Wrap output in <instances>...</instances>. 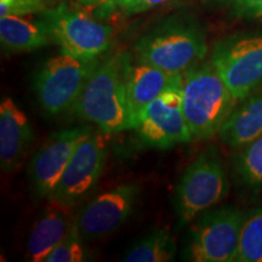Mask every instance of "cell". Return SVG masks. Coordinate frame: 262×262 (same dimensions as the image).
Returning a JSON list of instances; mask_svg holds the SVG:
<instances>
[{"label":"cell","instance_id":"6da1fadb","mask_svg":"<svg viewBox=\"0 0 262 262\" xmlns=\"http://www.w3.org/2000/svg\"><path fill=\"white\" fill-rule=\"evenodd\" d=\"M127 60L129 55L120 52L100 62L73 107L75 116L106 134L133 129L126 100Z\"/></svg>","mask_w":262,"mask_h":262},{"label":"cell","instance_id":"7a4b0ae2","mask_svg":"<svg viewBox=\"0 0 262 262\" xmlns=\"http://www.w3.org/2000/svg\"><path fill=\"white\" fill-rule=\"evenodd\" d=\"M135 51L147 63L171 74H183L203 61L208 45L204 32L195 21L173 16L141 37Z\"/></svg>","mask_w":262,"mask_h":262},{"label":"cell","instance_id":"3957f363","mask_svg":"<svg viewBox=\"0 0 262 262\" xmlns=\"http://www.w3.org/2000/svg\"><path fill=\"white\" fill-rule=\"evenodd\" d=\"M181 91L183 113L196 140L220 133L238 102L211 63L185 72Z\"/></svg>","mask_w":262,"mask_h":262},{"label":"cell","instance_id":"277c9868","mask_svg":"<svg viewBox=\"0 0 262 262\" xmlns=\"http://www.w3.org/2000/svg\"><path fill=\"white\" fill-rule=\"evenodd\" d=\"M98 63V58L85 60L63 51L45 61L34 78L42 111L58 116L73 108Z\"/></svg>","mask_w":262,"mask_h":262},{"label":"cell","instance_id":"5b68a950","mask_svg":"<svg viewBox=\"0 0 262 262\" xmlns=\"http://www.w3.org/2000/svg\"><path fill=\"white\" fill-rule=\"evenodd\" d=\"M39 17L61 51L85 60H95L111 48L113 28L67 4L45 10Z\"/></svg>","mask_w":262,"mask_h":262},{"label":"cell","instance_id":"8992f818","mask_svg":"<svg viewBox=\"0 0 262 262\" xmlns=\"http://www.w3.org/2000/svg\"><path fill=\"white\" fill-rule=\"evenodd\" d=\"M224 165L215 152L208 149L199 155L179 180L175 208L179 226L192 222L199 214L215 206L228 192Z\"/></svg>","mask_w":262,"mask_h":262},{"label":"cell","instance_id":"52a82bcc","mask_svg":"<svg viewBox=\"0 0 262 262\" xmlns=\"http://www.w3.org/2000/svg\"><path fill=\"white\" fill-rule=\"evenodd\" d=\"M245 214L233 206L215 209L193 220L183 257L193 262H232L238 254Z\"/></svg>","mask_w":262,"mask_h":262},{"label":"cell","instance_id":"ba28073f","mask_svg":"<svg viewBox=\"0 0 262 262\" xmlns=\"http://www.w3.org/2000/svg\"><path fill=\"white\" fill-rule=\"evenodd\" d=\"M210 63L238 102L262 83V34H241L217 41Z\"/></svg>","mask_w":262,"mask_h":262},{"label":"cell","instance_id":"9c48e42d","mask_svg":"<svg viewBox=\"0 0 262 262\" xmlns=\"http://www.w3.org/2000/svg\"><path fill=\"white\" fill-rule=\"evenodd\" d=\"M181 84L182 75L140 113L134 130L143 143L168 149L193 140L182 110Z\"/></svg>","mask_w":262,"mask_h":262},{"label":"cell","instance_id":"30bf717a","mask_svg":"<svg viewBox=\"0 0 262 262\" xmlns=\"http://www.w3.org/2000/svg\"><path fill=\"white\" fill-rule=\"evenodd\" d=\"M108 135L110 134L102 130L100 133L91 131L78 145L56 187L49 196L51 202L73 208L90 195L103 172Z\"/></svg>","mask_w":262,"mask_h":262},{"label":"cell","instance_id":"8fae6325","mask_svg":"<svg viewBox=\"0 0 262 262\" xmlns=\"http://www.w3.org/2000/svg\"><path fill=\"white\" fill-rule=\"evenodd\" d=\"M139 189L136 183H124L91 199L75 216L81 239L97 241L122 226L134 210Z\"/></svg>","mask_w":262,"mask_h":262},{"label":"cell","instance_id":"7c38bea8","mask_svg":"<svg viewBox=\"0 0 262 262\" xmlns=\"http://www.w3.org/2000/svg\"><path fill=\"white\" fill-rule=\"evenodd\" d=\"M91 131L90 126L68 127L45 141L29 164V179L35 194L50 196L78 145Z\"/></svg>","mask_w":262,"mask_h":262},{"label":"cell","instance_id":"4fadbf2b","mask_svg":"<svg viewBox=\"0 0 262 262\" xmlns=\"http://www.w3.org/2000/svg\"><path fill=\"white\" fill-rule=\"evenodd\" d=\"M181 75L169 73L162 68L140 60L139 57L135 63H133L129 56L125 71V85L133 130L143 108L179 80Z\"/></svg>","mask_w":262,"mask_h":262},{"label":"cell","instance_id":"5bb4252c","mask_svg":"<svg viewBox=\"0 0 262 262\" xmlns=\"http://www.w3.org/2000/svg\"><path fill=\"white\" fill-rule=\"evenodd\" d=\"M32 129L27 116L14 100L3 98L0 103V164L3 171H14L21 165L32 142Z\"/></svg>","mask_w":262,"mask_h":262},{"label":"cell","instance_id":"9a60e30c","mask_svg":"<svg viewBox=\"0 0 262 262\" xmlns=\"http://www.w3.org/2000/svg\"><path fill=\"white\" fill-rule=\"evenodd\" d=\"M70 206L50 201V206L38 219L29 234L28 260L44 261L45 257L67 237L75 221Z\"/></svg>","mask_w":262,"mask_h":262},{"label":"cell","instance_id":"2e32d148","mask_svg":"<svg viewBox=\"0 0 262 262\" xmlns=\"http://www.w3.org/2000/svg\"><path fill=\"white\" fill-rule=\"evenodd\" d=\"M221 140L233 148L244 147L262 135V90L249 95L235 107L220 130Z\"/></svg>","mask_w":262,"mask_h":262},{"label":"cell","instance_id":"e0dca14e","mask_svg":"<svg viewBox=\"0 0 262 262\" xmlns=\"http://www.w3.org/2000/svg\"><path fill=\"white\" fill-rule=\"evenodd\" d=\"M0 40L9 51H29L47 47L52 39L39 17L37 21L19 15L0 17Z\"/></svg>","mask_w":262,"mask_h":262},{"label":"cell","instance_id":"ac0fdd59","mask_svg":"<svg viewBox=\"0 0 262 262\" xmlns=\"http://www.w3.org/2000/svg\"><path fill=\"white\" fill-rule=\"evenodd\" d=\"M176 255L172 235L165 229L156 231L141 238L125 255L126 262H168Z\"/></svg>","mask_w":262,"mask_h":262},{"label":"cell","instance_id":"d6986e66","mask_svg":"<svg viewBox=\"0 0 262 262\" xmlns=\"http://www.w3.org/2000/svg\"><path fill=\"white\" fill-rule=\"evenodd\" d=\"M235 262H262V208L245 216Z\"/></svg>","mask_w":262,"mask_h":262},{"label":"cell","instance_id":"ffe728a7","mask_svg":"<svg viewBox=\"0 0 262 262\" xmlns=\"http://www.w3.org/2000/svg\"><path fill=\"white\" fill-rule=\"evenodd\" d=\"M235 171L247 187L262 188V135L244 146L235 160Z\"/></svg>","mask_w":262,"mask_h":262},{"label":"cell","instance_id":"44dd1931","mask_svg":"<svg viewBox=\"0 0 262 262\" xmlns=\"http://www.w3.org/2000/svg\"><path fill=\"white\" fill-rule=\"evenodd\" d=\"M77 224L72 226L70 233L45 257V262H80L85 258L84 249Z\"/></svg>","mask_w":262,"mask_h":262},{"label":"cell","instance_id":"7402d4cb","mask_svg":"<svg viewBox=\"0 0 262 262\" xmlns=\"http://www.w3.org/2000/svg\"><path fill=\"white\" fill-rule=\"evenodd\" d=\"M50 0H11L9 3L0 2V17L8 15L41 14L49 8Z\"/></svg>","mask_w":262,"mask_h":262},{"label":"cell","instance_id":"603a6c76","mask_svg":"<svg viewBox=\"0 0 262 262\" xmlns=\"http://www.w3.org/2000/svg\"><path fill=\"white\" fill-rule=\"evenodd\" d=\"M237 16L247 18H262V0H217Z\"/></svg>","mask_w":262,"mask_h":262},{"label":"cell","instance_id":"cb8c5ba5","mask_svg":"<svg viewBox=\"0 0 262 262\" xmlns=\"http://www.w3.org/2000/svg\"><path fill=\"white\" fill-rule=\"evenodd\" d=\"M166 2H169V0H117L108 8L106 12L118 10V11L123 12L124 15L131 16L147 11V10L162 5Z\"/></svg>","mask_w":262,"mask_h":262},{"label":"cell","instance_id":"d4e9b609","mask_svg":"<svg viewBox=\"0 0 262 262\" xmlns=\"http://www.w3.org/2000/svg\"><path fill=\"white\" fill-rule=\"evenodd\" d=\"M116 2L117 0H78V3H79L80 5L85 6V8L101 9L103 10L104 12H106L108 8Z\"/></svg>","mask_w":262,"mask_h":262},{"label":"cell","instance_id":"484cf974","mask_svg":"<svg viewBox=\"0 0 262 262\" xmlns=\"http://www.w3.org/2000/svg\"><path fill=\"white\" fill-rule=\"evenodd\" d=\"M0 2H2V3H9V2H11V0H0Z\"/></svg>","mask_w":262,"mask_h":262}]
</instances>
